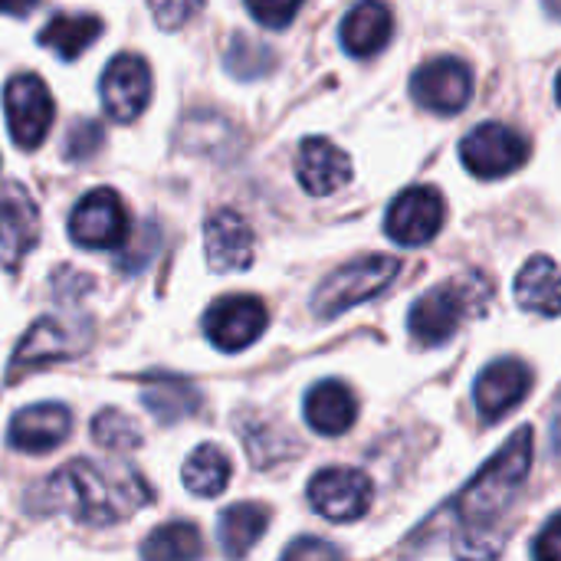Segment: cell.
Instances as JSON below:
<instances>
[{
	"mask_svg": "<svg viewBox=\"0 0 561 561\" xmlns=\"http://www.w3.org/2000/svg\"><path fill=\"white\" fill-rule=\"evenodd\" d=\"M46 513H69L85 526H112L154 500L145 477L128 463L72 460L56 470L46 486Z\"/></svg>",
	"mask_w": 561,
	"mask_h": 561,
	"instance_id": "obj_1",
	"label": "cell"
},
{
	"mask_svg": "<svg viewBox=\"0 0 561 561\" xmlns=\"http://www.w3.org/2000/svg\"><path fill=\"white\" fill-rule=\"evenodd\" d=\"M529 467H533V431L529 427H519L516 437L506 440V447L457 496L454 516L463 526L486 529L490 523H496L506 513V506L519 493L523 480L529 477Z\"/></svg>",
	"mask_w": 561,
	"mask_h": 561,
	"instance_id": "obj_2",
	"label": "cell"
},
{
	"mask_svg": "<svg viewBox=\"0 0 561 561\" xmlns=\"http://www.w3.org/2000/svg\"><path fill=\"white\" fill-rule=\"evenodd\" d=\"M401 273V263L394 256H385V253H371V256H362L348 266H342L339 273H332L319 289H316V299H312V309L319 319H335L342 316L345 309L358 306V302H368L375 299L378 293H385L394 276Z\"/></svg>",
	"mask_w": 561,
	"mask_h": 561,
	"instance_id": "obj_3",
	"label": "cell"
},
{
	"mask_svg": "<svg viewBox=\"0 0 561 561\" xmlns=\"http://www.w3.org/2000/svg\"><path fill=\"white\" fill-rule=\"evenodd\" d=\"M473 299H480V293H473L470 279H450V283L434 286L427 296H421L414 302V309L408 316L411 335L421 345H444L460 329Z\"/></svg>",
	"mask_w": 561,
	"mask_h": 561,
	"instance_id": "obj_4",
	"label": "cell"
},
{
	"mask_svg": "<svg viewBox=\"0 0 561 561\" xmlns=\"http://www.w3.org/2000/svg\"><path fill=\"white\" fill-rule=\"evenodd\" d=\"M3 108H7V128L16 148H39L53 128V95L43 85L39 76H13L3 89Z\"/></svg>",
	"mask_w": 561,
	"mask_h": 561,
	"instance_id": "obj_5",
	"label": "cell"
},
{
	"mask_svg": "<svg viewBox=\"0 0 561 561\" xmlns=\"http://www.w3.org/2000/svg\"><path fill=\"white\" fill-rule=\"evenodd\" d=\"M460 158L477 178H503L526 164L529 141L503 122H483L460 141Z\"/></svg>",
	"mask_w": 561,
	"mask_h": 561,
	"instance_id": "obj_6",
	"label": "cell"
},
{
	"mask_svg": "<svg viewBox=\"0 0 561 561\" xmlns=\"http://www.w3.org/2000/svg\"><path fill=\"white\" fill-rule=\"evenodd\" d=\"M375 500V486L362 470L352 467H329L312 477L309 483V503L319 516L332 523H352L368 513Z\"/></svg>",
	"mask_w": 561,
	"mask_h": 561,
	"instance_id": "obj_7",
	"label": "cell"
},
{
	"mask_svg": "<svg viewBox=\"0 0 561 561\" xmlns=\"http://www.w3.org/2000/svg\"><path fill=\"white\" fill-rule=\"evenodd\" d=\"M411 95L437 115H457L473 99V72L454 56L431 59L411 76Z\"/></svg>",
	"mask_w": 561,
	"mask_h": 561,
	"instance_id": "obj_8",
	"label": "cell"
},
{
	"mask_svg": "<svg viewBox=\"0 0 561 561\" xmlns=\"http://www.w3.org/2000/svg\"><path fill=\"white\" fill-rule=\"evenodd\" d=\"M444 197L434 187H408L398 194L388 207L385 230L401 247H424L431 243L444 227Z\"/></svg>",
	"mask_w": 561,
	"mask_h": 561,
	"instance_id": "obj_9",
	"label": "cell"
},
{
	"mask_svg": "<svg viewBox=\"0 0 561 561\" xmlns=\"http://www.w3.org/2000/svg\"><path fill=\"white\" fill-rule=\"evenodd\" d=\"M125 233H128V217L115 191H92L72 207L69 217L72 243L85 250H112L125 240Z\"/></svg>",
	"mask_w": 561,
	"mask_h": 561,
	"instance_id": "obj_10",
	"label": "cell"
},
{
	"mask_svg": "<svg viewBox=\"0 0 561 561\" xmlns=\"http://www.w3.org/2000/svg\"><path fill=\"white\" fill-rule=\"evenodd\" d=\"M85 342H89V325L66 322V319H39L26 332V339L20 342V348L10 362V381H16L23 371H33L39 365H49V362L82 352Z\"/></svg>",
	"mask_w": 561,
	"mask_h": 561,
	"instance_id": "obj_11",
	"label": "cell"
},
{
	"mask_svg": "<svg viewBox=\"0 0 561 561\" xmlns=\"http://www.w3.org/2000/svg\"><path fill=\"white\" fill-rule=\"evenodd\" d=\"M151 102V69L141 56L118 53L102 72V105L115 122H135Z\"/></svg>",
	"mask_w": 561,
	"mask_h": 561,
	"instance_id": "obj_12",
	"label": "cell"
},
{
	"mask_svg": "<svg viewBox=\"0 0 561 561\" xmlns=\"http://www.w3.org/2000/svg\"><path fill=\"white\" fill-rule=\"evenodd\" d=\"M204 329L220 352H240L263 335L266 306L256 296H224L207 309Z\"/></svg>",
	"mask_w": 561,
	"mask_h": 561,
	"instance_id": "obj_13",
	"label": "cell"
},
{
	"mask_svg": "<svg viewBox=\"0 0 561 561\" xmlns=\"http://www.w3.org/2000/svg\"><path fill=\"white\" fill-rule=\"evenodd\" d=\"M36 243H39L36 201L20 184H7L0 191V266L13 273Z\"/></svg>",
	"mask_w": 561,
	"mask_h": 561,
	"instance_id": "obj_14",
	"label": "cell"
},
{
	"mask_svg": "<svg viewBox=\"0 0 561 561\" xmlns=\"http://www.w3.org/2000/svg\"><path fill=\"white\" fill-rule=\"evenodd\" d=\"M533 391V371L519 358H500L477 378V408L486 421H500Z\"/></svg>",
	"mask_w": 561,
	"mask_h": 561,
	"instance_id": "obj_15",
	"label": "cell"
},
{
	"mask_svg": "<svg viewBox=\"0 0 561 561\" xmlns=\"http://www.w3.org/2000/svg\"><path fill=\"white\" fill-rule=\"evenodd\" d=\"M204 243L214 273H240L253 263V230L233 210H217L207 217Z\"/></svg>",
	"mask_w": 561,
	"mask_h": 561,
	"instance_id": "obj_16",
	"label": "cell"
},
{
	"mask_svg": "<svg viewBox=\"0 0 561 561\" xmlns=\"http://www.w3.org/2000/svg\"><path fill=\"white\" fill-rule=\"evenodd\" d=\"M72 434V414L62 404L23 408L10 421V447L23 454H49Z\"/></svg>",
	"mask_w": 561,
	"mask_h": 561,
	"instance_id": "obj_17",
	"label": "cell"
},
{
	"mask_svg": "<svg viewBox=\"0 0 561 561\" xmlns=\"http://www.w3.org/2000/svg\"><path fill=\"white\" fill-rule=\"evenodd\" d=\"M352 181V161L348 154L332 145L329 138H306L299 148V184L322 197V194H335L339 187H345Z\"/></svg>",
	"mask_w": 561,
	"mask_h": 561,
	"instance_id": "obj_18",
	"label": "cell"
},
{
	"mask_svg": "<svg viewBox=\"0 0 561 561\" xmlns=\"http://www.w3.org/2000/svg\"><path fill=\"white\" fill-rule=\"evenodd\" d=\"M391 30H394V20H391L388 3L362 0L342 20V46H345L348 56L368 59L391 39Z\"/></svg>",
	"mask_w": 561,
	"mask_h": 561,
	"instance_id": "obj_19",
	"label": "cell"
},
{
	"mask_svg": "<svg viewBox=\"0 0 561 561\" xmlns=\"http://www.w3.org/2000/svg\"><path fill=\"white\" fill-rule=\"evenodd\" d=\"M355 417H358L355 394L342 381H319L306 394V421L312 431H319L325 437L345 434L355 424Z\"/></svg>",
	"mask_w": 561,
	"mask_h": 561,
	"instance_id": "obj_20",
	"label": "cell"
},
{
	"mask_svg": "<svg viewBox=\"0 0 561 561\" xmlns=\"http://www.w3.org/2000/svg\"><path fill=\"white\" fill-rule=\"evenodd\" d=\"M141 401L145 408L161 421V424H178L191 414L201 411V391L174 375H151L141 385Z\"/></svg>",
	"mask_w": 561,
	"mask_h": 561,
	"instance_id": "obj_21",
	"label": "cell"
},
{
	"mask_svg": "<svg viewBox=\"0 0 561 561\" xmlns=\"http://www.w3.org/2000/svg\"><path fill=\"white\" fill-rule=\"evenodd\" d=\"M516 299L529 312L542 316H561V270L549 256H533L513 286Z\"/></svg>",
	"mask_w": 561,
	"mask_h": 561,
	"instance_id": "obj_22",
	"label": "cell"
},
{
	"mask_svg": "<svg viewBox=\"0 0 561 561\" xmlns=\"http://www.w3.org/2000/svg\"><path fill=\"white\" fill-rule=\"evenodd\" d=\"M102 33V20L89 13H56L43 30H39V46L53 49L59 59L72 62L82 56Z\"/></svg>",
	"mask_w": 561,
	"mask_h": 561,
	"instance_id": "obj_23",
	"label": "cell"
},
{
	"mask_svg": "<svg viewBox=\"0 0 561 561\" xmlns=\"http://www.w3.org/2000/svg\"><path fill=\"white\" fill-rule=\"evenodd\" d=\"M270 526V513L260 503H237L230 510L220 513L217 523V536L227 556H247L266 533Z\"/></svg>",
	"mask_w": 561,
	"mask_h": 561,
	"instance_id": "obj_24",
	"label": "cell"
},
{
	"mask_svg": "<svg viewBox=\"0 0 561 561\" xmlns=\"http://www.w3.org/2000/svg\"><path fill=\"white\" fill-rule=\"evenodd\" d=\"M227 480H230V460L224 457V450L204 444L197 447L187 460H184V486L194 493V496H220L227 490Z\"/></svg>",
	"mask_w": 561,
	"mask_h": 561,
	"instance_id": "obj_25",
	"label": "cell"
},
{
	"mask_svg": "<svg viewBox=\"0 0 561 561\" xmlns=\"http://www.w3.org/2000/svg\"><path fill=\"white\" fill-rule=\"evenodd\" d=\"M141 556L158 561L194 559L201 556V533L191 523H168L148 536V542L141 546Z\"/></svg>",
	"mask_w": 561,
	"mask_h": 561,
	"instance_id": "obj_26",
	"label": "cell"
},
{
	"mask_svg": "<svg viewBox=\"0 0 561 561\" xmlns=\"http://www.w3.org/2000/svg\"><path fill=\"white\" fill-rule=\"evenodd\" d=\"M92 440L99 447H105L108 454H128V450H135L141 444V434L131 424V417H125L115 408H105L92 421Z\"/></svg>",
	"mask_w": 561,
	"mask_h": 561,
	"instance_id": "obj_27",
	"label": "cell"
},
{
	"mask_svg": "<svg viewBox=\"0 0 561 561\" xmlns=\"http://www.w3.org/2000/svg\"><path fill=\"white\" fill-rule=\"evenodd\" d=\"M273 66V53L270 46H263L260 39L247 36V33H237V39L230 43L227 49V69L240 79H256L263 76L266 69Z\"/></svg>",
	"mask_w": 561,
	"mask_h": 561,
	"instance_id": "obj_28",
	"label": "cell"
},
{
	"mask_svg": "<svg viewBox=\"0 0 561 561\" xmlns=\"http://www.w3.org/2000/svg\"><path fill=\"white\" fill-rule=\"evenodd\" d=\"M105 141V131L95 118H79L69 135H66V158L69 161H85L99 151V145Z\"/></svg>",
	"mask_w": 561,
	"mask_h": 561,
	"instance_id": "obj_29",
	"label": "cell"
},
{
	"mask_svg": "<svg viewBox=\"0 0 561 561\" xmlns=\"http://www.w3.org/2000/svg\"><path fill=\"white\" fill-rule=\"evenodd\" d=\"M247 7H250L256 23H263L270 30H283L299 13L302 0H247Z\"/></svg>",
	"mask_w": 561,
	"mask_h": 561,
	"instance_id": "obj_30",
	"label": "cell"
},
{
	"mask_svg": "<svg viewBox=\"0 0 561 561\" xmlns=\"http://www.w3.org/2000/svg\"><path fill=\"white\" fill-rule=\"evenodd\" d=\"M148 7H151L158 26L178 30V26H184L187 20L197 16V10L204 7V0H148Z\"/></svg>",
	"mask_w": 561,
	"mask_h": 561,
	"instance_id": "obj_31",
	"label": "cell"
},
{
	"mask_svg": "<svg viewBox=\"0 0 561 561\" xmlns=\"http://www.w3.org/2000/svg\"><path fill=\"white\" fill-rule=\"evenodd\" d=\"M533 556L546 561H561V513H556V516L542 526L539 539L533 542Z\"/></svg>",
	"mask_w": 561,
	"mask_h": 561,
	"instance_id": "obj_32",
	"label": "cell"
},
{
	"mask_svg": "<svg viewBox=\"0 0 561 561\" xmlns=\"http://www.w3.org/2000/svg\"><path fill=\"white\" fill-rule=\"evenodd\" d=\"M339 549L319 539H299L286 549V559H335Z\"/></svg>",
	"mask_w": 561,
	"mask_h": 561,
	"instance_id": "obj_33",
	"label": "cell"
},
{
	"mask_svg": "<svg viewBox=\"0 0 561 561\" xmlns=\"http://www.w3.org/2000/svg\"><path fill=\"white\" fill-rule=\"evenodd\" d=\"M36 7V0H0V13H13V16H23Z\"/></svg>",
	"mask_w": 561,
	"mask_h": 561,
	"instance_id": "obj_34",
	"label": "cell"
},
{
	"mask_svg": "<svg viewBox=\"0 0 561 561\" xmlns=\"http://www.w3.org/2000/svg\"><path fill=\"white\" fill-rule=\"evenodd\" d=\"M546 3H549L552 16H559V20H561V0H546Z\"/></svg>",
	"mask_w": 561,
	"mask_h": 561,
	"instance_id": "obj_35",
	"label": "cell"
},
{
	"mask_svg": "<svg viewBox=\"0 0 561 561\" xmlns=\"http://www.w3.org/2000/svg\"><path fill=\"white\" fill-rule=\"evenodd\" d=\"M556 95H559V102H561V72H559V82H556Z\"/></svg>",
	"mask_w": 561,
	"mask_h": 561,
	"instance_id": "obj_36",
	"label": "cell"
},
{
	"mask_svg": "<svg viewBox=\"0 0 561 561\" xmlns=\"http://www.w3.org/2000/svg\"><path fill=\"white\" fill-rule=\"evenodd\" d=\"M556 437H561V414H559V421H556Z\"/></svg>",
	"mask_w": 561,
	"mask_h": 561,
	"instance_id": "obj_37",
	"label": "cell"
}]
</instances>
